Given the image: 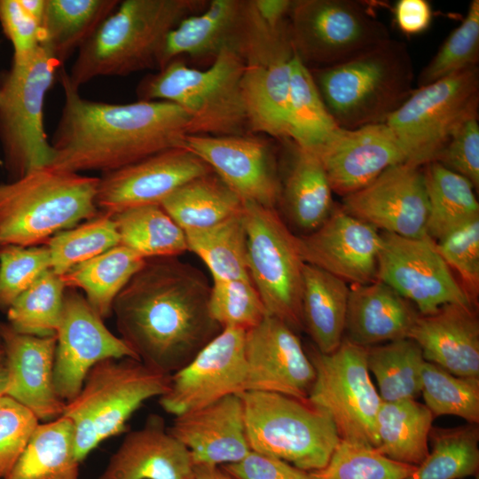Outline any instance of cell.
Returning a JSON list of instances; mask_svg holds the SVG:
<instances>
[{
	"mask_svg": "<svg viewBox=\"0 0 479 479\" xmlns=\"http://www.w3.org/2000/svg\"><path fill=\"white\" fill-rule=\"evenodd\" d=\"M210 288L177 257L146 259L114 302L120 338L144 365L171 375L223 330L209 311Z\"/></svg>",
	"mask_w": 479,
	"mask_h": 479,
	"instance_id": "1",
	"label": "cell"
},
{
	"mask_svg": "<svg viewBox=\"0 0 479 479\" xmlns=\"http://www.w3.org/2000/svg\"><path fill=\"white\" fill-rule=\"evenodd\" d=\"M59 75L64 106L51 138L49 166L105 174L183 147L188 119L177 106L161 100L112 104L85 99L64 69Z\"/></svg>",
	"mask_w": 479,
	"mask_h": 479,
	"instance_id": "2",
	"label": "cell"
},
{
	"mask_svg": "<svg viewBox=\"0 0 479 479\" xmlns=\"http://www.w3.org/2000/svg\"><path fill=\"white\" fill-rule=\"evenodd\" d=\"M203 0H124L77 51L68 79L80 86L99 76L158 68L168 33L205 9Z\"/></svg>",
	"mask_w": 479,
	"mask_h": 479,
	"instance_id": "3",
	"label": "cell"
},
{
	"mask_svg": "<svg viewBox=\"0 0 479 479\" xmlns=\"http://www.w3.org/2000/svg\"><path fill=\"white\" fill-rule=\"evenodd\" d=\"M336 124L383 123L413 91V64L404 42L389 38L342 63L310 68Z\"/></svg>",
	"mask_w": 479,
	"mask_h": 479,
	"instance_id": "4",
	"label": "cell"
},
{
	"mask_svg": "<svg viewBox=\"0 0 479 479\" xmlns=\"http://www.w3.org/2000/svg\"><path fill=\"white\" fill-rule=\"evenodd\" d=\"M99 177L51 166L0 184V246L35 247L98 213Z\"/></svg>",
	"mask_w": 479,
	"mask_h": 479,
	"instance_id": "5",
	"label": "cell"
},
{
	"mask_svg": "<svg viewBox=\"0 0 479 479\" xmlns=\"http://www.w3.org/2000/svg\"><path fill=\"white\" fill-rule=\"evenodd\" d=\"M243 67L232 44L224 46L204 70L175 59L140 82L138 100L177 106L187 116L188 134L242 135L247 126L241 90Z\"/></svg>",
	"mask_w": 479,
	"mask_h": 479,
	"instance_id": "6",
	"label": "cell"
},
{
	"mask_svg": "<svg viewBox=\"0 0 479 479\" xmlns=\"http://www.w3.org/2000/svg\"><path fill=\"white\" fill-rule=\"evenodd\" d=\"M169 381L170 375L133 357H109L95 364L62 414L73 422L77 459L82 462L101 442L124 431L145 401L167 392Z\"/></svg>",
	"mask_w": 479,
	"mask_h": 479,
	"instance_id": "7",
	"label": "cell"
},
{
	"mask_svg": "<svg viewBox=\"0 0 479 479\" xmlns=\"http://www.w3.org/2000/svg\"><path fill=\"white\" fill-rule=\"evenodd\" d=\"M252 451L271 455L304 471L322 468L340 442L330 415L308 399L282 394H240Z\"/></svg>",
	"mask_w": 479,
	"mask_h": 479,
	"instance_id": "8",
	"label": "cell"
},
{
	"mask_svg": "<svg viewBox=\"0 0 479 479\" xmlns=\"http://www.w3.org/2000/svg\"><path fill=\"white\" fill-rule=\"evenodd\" d=\"M234 48L243 59L241 90L247 126L278 138H287L291 61L295 53L288 24L267 26L244 1Z\"/></svg>",
	"mask_w": 479,
	"mask_h": 479,
	"instance_id": "9",
	"label": "cell"
},
{
	"mask_svg": "<svg viewBox=\"0 0 479 479\" xmlns=\"http://www.w3.org/2000/svg\"><path fill=\"white\" fill-rule=\"evenodd\" d=\"M479 69L469 67L413 90L385 122L406 158L423 167L434 161L452 135L478 117Z\"/></svg>",
	"mask_w": 479,
	"mask_h": 479,
	"instance_id": "10",
	"label": "cell"
},
{
	"mask_svg": "<svg viewBox=\"0 0 479 479\" xmlns=\"http://www.w3.org/2000/svg\"><path fill=\"white\" fill-rule=\"evenodd\" d=\"M60 63L40 46L24 64H12L0 87V143L11 181L49 166L52 148L43 128V103Z\"/></svg>",
	"mask_w": 479,
	"mask_h": 479,
	"instance_id": "11",
	"label": "cell"
},
{
	"mask_svg": "<svg viewBox=\"0 0 479 479\" xmlns=\"http://www.w3.org/2000/svg\"><path fill=\"white\" fill-rule=\"evenodd\" d=\"M249 277L267 314L294 331L303 329L302 259L299 237L283 222L276 208L243 202Z\"/></svg>",
	"mask_w": 479,
	"mask_h": 479,
	"instance_id": "12",
	"label": "cell"
},
{
	"mask_svg": "<svg viewBox=\"0 0 479 479\" xmlns=\"http://www.w3.org/2000/svg\"><path fill=\"white\" fill-rule=\"evenodd\" d=\"M316 376L308 400L326 412L340 439L376 447V416L381 403L369 375L367 347L345 338L330 353L308 354Z\"/></svg>",
	"mask_w": 479,
	"mask_h": 479,
	"instance_id": "13",
	"label": "cell"
},
{
	"mask_svg": "<svg viewBox=\"0 0 479 479\" xmlns=\"http://www.w3.org/2000/svg\"><path fill=\"white\" fill-rule=\"evenodd\" d=\"M289 18L294 50L314 68L342 63L390 38L385 25L360 1H293Z\"/></svg>",
	"mask_w": 479,
	"mask_h": 479,
	"instance_id": "14",
	"label": "cell"
},
{
	"mask_svg": "<svg viewBox=\"0 0 479 479\" xmlns=\"http://www.w3.org/2000/svg\"><path fill=\"white\" fill-rule=\"evenodd\" d=\"M376 279L415 304L421 315L450 303L475 307L428 235L381 232Z\"/></svg>",
	"mask_w": 479,
	"mask_h": 479,
	"instance_id": "15",
	"label": "cell"
},
{
	"mask_svg": "<svg viewBox=\"0 0 479 479\" xmlns=\"http://www.w3.org/2000/svg\"><path fill=\"white\" fill-rule=\"evenodd\" d=\"M53 381L66 403L80 392L90 369L109 357L138 359L130 347L111 333L86 298L74 288L65 292L56 332Z\"/></svg>",
	"mask_w": 479,
	"mask_h": 479,
	"instance_id": "16",
	"label": "cell"
},
{
	"mask_svg": "<svg viewBox=\"0 0 479 479\" xmlns=\"http://www.w3.org/2000/svg\"><path fill=\"white\" fill-rule=\"evenodd\" d=\"M246 330L224 328L186 365L170 375L160 397L165 412L175 416L245 391Z\"/></svg>",
	"mask_w": 479,
	"mask_h": 479,
	"instance_id": "17",
	"label": "cell"
},
{
	"mask_svg": "<svg viewBox=\"0 0 479 479\" xmlns=\"http://www.w3.org/2000/svg\"><path fill=\"white\" fill-rule=\"evenodd\" d=\"M183 147L203 161L242 202L276 208L281 182L266 141L243 135L185 136Z\"/></svg>",
	"mask_w": 479,
	"mask_h": 479,
	"instance_id": "18",
	"label": "cell"
},
{
	"mask_svg": "<svg viewBox=\"0 0 479 479\" xmlns=\"http://www.w3.org/2000/svg\"><path fill=\"white\" fill-rule=\"evenodd\" d=\"M342 209L377 230L408 238L427 235L428 201L422 167L400 163L342 197Z\"/></svg>",
	"mask_w": 479,
	"mask_h": 479,
	"instance_id": "19",
	"label": "cell"
},
{
	"mask_svg": "<svg viewBox=\"0 0 479 479\" xmlns=\"http://www.w3.org/2000/svg\"><path fill=\"white\" fill-rule=\"evenodd\" d=\"M213 172L184 147L167 149L99 177L96 204L101 213L161 203L188 181Z\"/></svg>",
	"mask_w": 479,
	"mask_h": 479,
	"instance_id": "20",
	"label": "cell"
},
{
	"mask_svg": "<svg viewBox=\"0 0 479 479\" xmlns=\"http://www.w3.org/2000/svg\"><path fill=\"white\" fill-rule=\"evenodd\" d=\"M245 391H264L307 400L314 382V366L296 332L266 315L246 331Z\"/></svg>",
	"mask_w": 479,
	"mask_h": 479,
	"instance_id": "21",
	"label": "cell"
},
{
	"mask_svg": "<svg viewBox=\"0 0 479 479\" xmlns=\"http://www.w3.org/2000/svg\"><path fill=\"white\" fill-rule=\"evenodd\" d=\"M299 244L305 263L347 284L365 285L377 280L381 233L342 207H334L321 225L299 237Z\"/></svg>",
	"mask_w": 479,
	"mask_h": 479,
	"instance_id": "22",
	"label": "cell"
},
{
	"mask_svg": "<svg viewBox=\"0 0 479 479\" xmlns=\"http://www.w3.org/2000/svg\"><path fill=\"white\" fill-rule=\"evenodd\" d=\"M314 153L332 191L342 197L375 179L388 168L406 163L405 155L388 125L337 128Z\"/></svg>",
	"mask_w": 479,
	"mask_h": 479,
	"instance_id": "23",
	"label": "cell"
},
{
	"mask_svg": "<svg viewBox=\"0 0 479 479\" xmlns=\"http://www.w3.org/2000/svg\"><path fill=\"white\" fill-rule=\"evenodd\" d=\"M8 396L29 409L39 420L62 416L66 402L56 392L53 368L57 336H35L0 323Z\"/></svg>",
	"mask_w": 479,
	"mask_h": 479,
	"instance_id": "24",
	"label": "cell"
},
{
	"mask_svg": "<svg viewBox=\"0 0 479 479\" xmlns=\"http://www.w3.org/2000/svg\"><path fill=\"white\" fill-rule=\"evenodd\" d=\"M175 417L168 431L188 450L193 466L236 463L251 451L240 394Z\"/></svg>",
	"mask_w": 479,
	"mask_h": 479,
	"instance_id": "25",
	"label": "cell"
},
{
	"mask_svg": "<svg viewBox=\"0 0 479 479\" xmlns=\"http://www.w3.org/2000/svg\"><path fill=\"white\" fill-rule=\"evenodd\" d=\"M407 338L415 342L425 361L449 373L479 378V320L475 307L457 303L417 316Z\"/></svg>",
	"mask_w": 479,
	"mask_h": 479,
	"instance_id": "26",
	"label": "cell"
},
{
	"mask_svg": "<svg viewBox=\"0 0 479 479\" xmlns=\"http://www.w3.org/2000/svg\"><path fill=\"white\" fill-rule=\"evenodd\" d=\"M188 450L153 414L143 428L129 432L99 479H192Z\"/></svg>",
	"mask_w": 479,
	"mask_h": 479,
	"instance_id": "27",
	"label": "cell"
},
{
	"mask_svg": "<svg viewBox=\"0 0 479 479\" xmlns=\"http://www.w3.org/2000/svg\"><path fill=\"white\" fill-rule=\"evenodd\" d=\"M418 315L409 301L381 281L351 285L345 325L347 339L372 347L407 338Z\"/></svg>",
	"mask_w": 479,
	"mask_h": 479,
	"instance_id": "28",
	"label": "cell"
},
{
	"mask_svg": "<svg viewBox=\"0 0 479 479\" xmlns=\"http://www.w3.org/2000/svg\"><path fill=\"white\" fill-rule=\"evenodd\" d=\"M244 1L212 0L201 12L184 18L165 37L158 59L161 70L181 55L213 59L232 44L241 21Z\"/></svg>",
	"mask_w": 479,
	"mask_h": 479,
	"instance_id": "29",
	"label": "cell"
},
{
	"mask_svg": "<svg viewBox=\"0 0 479 479\" xmlns=\"http://www.w3.org/2000/svg\"><path fill=\"white\" fill-rule=\"evenodd\" d=\"M349 294V287L345 281L305 263L302 325L321 353L333 352L343 340Z\"/></svg>",
	"mask_w": 479,
	"mask_h": 479,
	"instance_id": "30",
	"label": "cell"
},
{
	"mask_svg": "<svg viewBox=\"0 0 479 479\" xmlns=\"http://www.w3.org/2000/svg\"><path fill=\"white\" fill-rule=\"evenodd\" d=\"M294 145V158L281 184L279 202L294 224L309 233L331 213L333 191L318 156Z\"/></svg>",
	"mask_w": 479,
	"mask_h": 479,
	"instance_id": "31",
	"label": "cell"
},
{
	"mask_svg": "<svg viewBox=\"0 0 479 479\" xmlns=\"http://www.w3.org/2000/svg\"><path fill=\"white\" fill-rule=\"evenodd\" d=\"M433 420L430 410L415 399L381 401L375 422V448L395 461L417 467L429 452Z\"/></svg>",
	"mask_w": 479,
	"mask_h": 479,
	"instance_id": "32",
	"label": "cell"
},
{
	"mask_svg": "<svg viewBox=\"0 0 479 479\" xmlns=\"http://www.w3.org/2000/svg\"><path fill=\"white\" fill-rule=\"evenodd\" d=\"M119 0H46L40 46L62 66L116 9Z\"/></svg>",
	"mask_w": 479,
	"mask_h": 479,
	"instance_id": "33",
	"label": "cell"
},
{
	"mask_svg": "<svg viewBox=\"0 0 479 479\" xmlns=\"http://www.w3.org/2000/svg\"><path fill=\"white\" fill-rule=\"evenodd\" d=\"M74 425L61 416L38 424L24 452L4 479H79Z\"/></svg>",
	"mask_w": 479,
	"mask_h": 479,
	"instance_id": "34",
	"label": "cell"
},
{
	"mask_svg": "<svg viewBox=\"0 0 479 479\" xmlns=\"http://www.w3.org/2000/svg\"><path fill=\"white\" fill-rule=\"evenodd\" d=\"M428 201L426 233L437 241L479 218L473 185L437 161L422 167Z\"/></svg>",
	"mask_w": 479,
	"mask_h": 479,
	"instance_id": "35",
	"label": "cell"
},
{
	"mask_svg": "<svg viewBox=\"0 0 479 479\" xmlns=\"http://www.w3.org/2000/svg\"><path fill=\"white\" fill-rule=\"evenodd\" d=\"M145 260L119 244L76 265L61 278L66 287L82 289L90 305L105 319L113 313L116 296Z\"/></svg>",
	"mask_w": 479,
	"mask_h": 479,
	"instance_id": "36",
	"label": "cell"
},
{
	"mask_svg": "<svg viewBox=\"0 0 479 479\" xmlns=\"http://www.w3.org/2000/svg\"><path fill=\"white\" fill-rule=\"evenodd\" d=\"M161 206L186 232L213 226L240 213L243 202L211 172L188 181Z\"/></svg>",
	"mask_w": 479,
	"mask_h": 479,
	"instance_id": "37",
	"label": "cell"
},
{
	"mask_svg": "<svg viewBox=\"0 0 479 479\" xmlns=\"http://www.w3.org/2000/svg\"><path fill=\"white\" fill-rule=\"evenodd\" d=\"M112 216L120 244L144 259L177 257L187 251L185 232L161 205L136 207Z\"/></svg>",
	"mask_w": 479,
	"mask_h": 479,
	"instance_id": "38",
	"label": "cell"
},
{
	"mask_svg": "<svg viewBox=\"0 0 479 479\" xmlns=\"http://www.w3.org/2000/svg\"><path fill=\"white\" fill-rule=\"evenodd\" d=\"M337 128L310 68L294 53L291 61L287 139L314 152Z\"/></svg>",
	"mask_w": 479,
	"mask_h": 479,
	"instance_id": "39",
	"label": "cell"
},
{
	"mask_svg": "<svg viewBox=\"0 0 479 479\" xmlns=\"http://www.w3.org/2000/svg\"><path fill=\"white\" fill-rule=\"evenodd\" d=\"M185 233L187 250L201 259L212 279L251 280L242 211L213 226Z\"/></svg>",
	"mask_w": 479,
	"mask_h": 479,
	"instance_id": "40",
	"label": "cell"
},
{
	"mask_svg": "<svg viewBox=\"0 0 479 479\" xmlns=\"http://www.w3.org/2000/svg\"><path fill=\"white\" fill-rule=\"evenodd\" d=\"M366 362L376 378L381 401L415 399L420 393L425 359L412 340L404 338L367 347Z\"/></svg>",
	"mask_w": 479,
	"mask_h": 479,
	"instance_id": "41",
	"label": "cell"
},
{
	"mask_svg": "<svg viewBox=\"0 0 479 479\" xmlns=\"http://www.w3.org/2000/svg\"><path fill=\"white\" fill-rule=\"evenodd\" d=\"M432 452L405 479H460L479 467V430L476 424L454 428H431Z\"/></svg>",
	"mask_w": 479,
	"mask_h": 479,
	"instance_id": "42",
	"label": "cell"
},
{
	"mask_svg": "<svg viewBox=\"0 0 479 479\" xmlns=\"http://www.w3.org/2000/svg\"><path fill=\"white\" fill-rule=\"evenodd\" d=\"M66 288L61 276L49 269L7 310L8 324L25 334L56 335Z\"/></svg>",
	"mask_w": 479,
	"mask_h": 479,
	"instance_id": "43",
	"label": "cell"
},
{
	"mask_svg": "<svg viewBox=\"0 0 479 479\" xmlns=\"http://www.w3.org/2000/svg\"><path fill=\"white\" fill-rule=\"evenodd\" d=\"M119 244L113 216L99 212L84 223L56 233L45 245L50 252L51 269L62 276Z\"/></svg>",
	"mask_w": 479,
	"mask_h": 479,
	"instance_id": "44",
	"label": "cell"
},
{
	"mask_svg": "<svg viewBox=\"0 0 479 479\" xmlns=\"http://www.w3.org/2000/svg\"><path fill=\"white\" fill-rule=\"evenodd\" d=\"M420 378V393L434 417L450 414L478 424L479 378L459 377L428 361Z\"/></svg>",
	"mask_w": 479,
	"mask_h": 479,
	"instance_id": "45",
	"label": "cell"
},
{
	"mask_svg": "<svg viewBox=\"0 0 479 479\" xmlns=\"http://www.w3.org/2000/svg\"><path fill=\"white\" fill-rule=\"evenodd\" d=\"M417 467L395 461L375 447L340 439L327 463L311 479H405Z\"/></svg>",
	"mask_w": 479,
	"mask_h": 479,
	"instance_id": "46",
	"label": "cell"
},
{
	"mask_svg": "<svg viewBox=\"0 0 479 479\" xmlns=\"http://www.w3.org/2000/svg\"><path fill=\"white\" fill-rule=\"evenodd\" d=\"M479 60V1L473 0L467 15L420 72L422 87L461 70L476 67Z\"/></svg>",
	"mask_w": 479,
	"mask_h": 479,
	"instance_id": "47",
	"label": "cell"
},
{
	"mask_svg": "<svg viewBox=\"0 0 479 479\" xmlns=\"http://www.w3.org/2000/svg\"><path fill=\"white\" fill-rule=\"evenodd\" d=\"M209 311L221 327L248 330L267 314L259 293L250 279H213Z\"/></svg>",
	"mask_w": 479,
	"mask_h": 479,
	"instance_id": "48",
	"label": "cell"
},
{
	"mask_svg": "<svg viewBox=\"0 0 479 479\" xmlns=\"http://www.w3.org/2000/svg\"><path fill=\"white\" fill-rule=\"evenodd\" d=\"M49 269L51 256L46 245L0 246V310H7Z\"/></svg>",
	"mask_w": 479,
	"mask_h": 479,
	"instance_id": "49",
	"label": "cell"
},
{
	"mask_svg": "<svg viewBox=\"0 0 479 479\" xmlns=\"http://www.w3.org/2000/svg\"><path fill=\"white\" fill-rule=\"evenodd\" d=\"M445 263L454 270L459 284L474 305L479 295V218L436 241Z\"/></svg>",
	"mask_w": 479,
	"mask_h": 479,
	"instance_id": "50",
	"label": "cell"
},
{
	"mask_svg": "<svg viewBox=\"0 0 479 479\" xmlns=\"http://www.w3.org/2000/svg\"><path fill=\"white\" fill-rule=\"evenodd\" d=\"M38 424L26 406L5 395L0 398V478L12 470Z\"/></svg>",
	"mask_w": 479,
	"mask_h": 479,
	"instance_id": "51",
	"label": "cell"
},
{
	"mask_svg": "<svg viewBox=\"0 0 479 479\" xmlns=\"http://www.w3.org/2000/svg\"><path fill=\"white\" fill-rule=\"evenodd\" d=\"M434 161L466 177L479 188L478 117L467 120L452 135Z\"/></svg>",
	"mask_w": 479,
	"mask_h": 479,
	"instance_id": "52",
	"label": "cell"
},
{
	"mask_svg": "<svg viewBox=\"0 0 479 479\" xmlns=\"http://www.w3.org/2000/svg\"><path fill=\"white\" fill-rule=\"evenodd\" d=\"M0 23L13 47L12 64H24L40 47L42 28L18 0H0Z\"/></svg>",
	"mask_w": 479,
	"mask_h": 479,
	"instance_id": "53",
	"label": "cell"
},
{
	"mask_svg": "<svg viewBox=\"0 0 479 479\" xmlns=\"http://www.w3.org/2000/svg\"><path fill=\"white\" fill-rule=\"evenodd\" d=\"M233 479H311L310 474L288 462L255 451L241 460L222 466Z\"/></svg>",
	"mask_w": 479,
	"mask_h": 479,
	"instance_id": "54",
	"label": "cell"
},
{
	"mask_svg": "<svg viewBox=\"0 0 479 479\" xmlns=\"http://www.w3.org/2000/svg\"><path fill=\"white\" fill-rule=\"evenodd\" d=\"M398 28L407 35H417L429 27L433 12L426 0H399L394 9Z\"/></svg>",
	"mask_w": 479,
	"mask_h": 479,
	"instance_id": "55",
	"label": "cell"
},
{
	"mask_svg": "<svg viewBox=\"0 0 479 479\" xmlns=\"http://www.w3.org/2000/svg\"><path fill=\"white\" fill-rule=\"evenodd\" d=\"M256 13L271 28H278L286 24L293 1L290 0H254L251 1Z\"/></svg>",
	"mask_w": 479,
	"mask_h": 479,
	"instance_id": "56",
	"label": "cell"
},
{
	"mask_svg": "<svg viewBox=\"0 0 479 479\" xmlns=\"http://www.w3.org/2000/svg\"><path fill=\"white\" fill-rule=\"evenodd\" d=\"M192 479H233L218 467L193 466Z\"/></svg>",
	"mask_w": 479,
	"mask_h": 479,
	"instance_id": "57",
	"label": "cell"
},
{
	"mask_svg": "<svg viewBox=\"0 0 479 479\" xmlns=\"http://www.w3.org/2000/svg\"><path fill=\"white\" fill-rule=\"evenodd\" d=\"M24 11L40 26L45 12L46 0H18Z\"/></svg>",
	"mask_w": 479,
	"mask_h": 479,
	"instance_id": "58",
	"label": "cell"
},
{
	"mask_svg": "<svg viewBox=\"0 0 479 479\" xmlns=\"http://www.w3.org/2000/svg\"><path fill=\"white\" fill-rule=\"evenodd\" d=\"M7 386V370L4 362L0 363V398L5 395Z\"/></svg>",
	"mask_w": 479,
	"mask_h": 479,
	"instance_id": "59",
	"label": "cell"
},
{
	"mask_svg": "<svg viewBox=\"0 0 479 479\" xmlns=\"http://www.w3.org/2000/svg\"><path fill=\"white\" fill-rule=\"evenodd\" d=\"M4 350L3 347V343L0 340V363L4 362Z\"/></svg>",
	"mask_w": 479,
	"mask_h": 479,
	"instance_id": "60",
	"label": "cell"
},
{
	"mask_svg": "<svg viewBox=\"0 0 479 479\" xmlns=\"http://www.w3.org/2000/svg\"><path fill=\"white\" fill-rule=\"evenodd\" d=\"M478 479V478H477Z\"/></svg>",
	"mask_w": 479,
	"mask_h": 479,
	"instance_id": "61",
	"label": "cell"
}]
</instances>
